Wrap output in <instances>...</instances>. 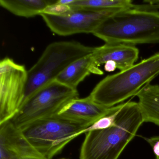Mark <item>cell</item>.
<instances>
[{
	"label": "cell",
	"instance_id": "obj_1",
	"mask_svg": "<svg viewBox=\"0 0 159 159\" xmlns=\"http://www.w3.org/2000/svg\"><path fill=\"white\" fill-rule=\"evenodd\" d=\"M143 123L138 102L123 103L113 126L85 134L80 159H118Z\"/></svg>",
	"mask_w": 159,
	"mask_h": 159
},
{
	"label": "cell",
	"instance_id": "obj_2",
	"mask_svg": "<svg viewBox=\"0 0 159 159\" xmlns=\"http://www.w3.org/2000/svg\"><path fill=\"white\" fill-rule=\"evenodd\" d=\"M93 34L108 44L159 43V12L125 9L105 20Z\"/></svg>",
	"mask_w": 159,
	"mask_h": 159
},
{
	"label": "cell",
	"instance_id": "obj_3",
	"mask_svg": "<svg viewBox=\"0 0 159 159\" xmlns=\"http://www.w3.org/2000/svg\"><path fill=\"white\" fill-rule=\"evenodd\" d=\"M159 75L158 52L125 70L107 76L96 85L89 96L103 107H112L136 96Z\"/></svg>",
	"mask_w": 159,
	"mask_h": 159
},
{
	"label": "cell",
	"instance_id": "obj_4",
	"mask_svg": "<svg viewBox=\"0 0 159 159\" xmlns=\"http://www.w3.org/2000/svg\"><path fill=\"white\" fill-rule=\"evenodd\" d=\"M95 49L76 41L57 42L49 44L28 71L22 104L39 89L56 80L71 63L93 53Z\"/></svg>",
	"mask_w": 159,
	"mask_h": 159
},
{
	"label": "cell",
	"instance_id": "obj_5",
	"mask_svg": "<svg viewBox=\"0 0 159 159\" xmlns=\"http://www.w3.org/2000/svg\"><path fill=\"white\" fill-rule=\"evenodd\" d=\"M92 125L60 115L39 119L19 128L25 137L45 159L60 153L78 133Z\"/></svg>",
	"mask_w": 159,
	"mask_h": 159
},
{
	"label": "cell",
	"instance_id": "obj_6",
	"mask_svg": "<svg viewBox=\"0 0 159 159\" xmlns=\"http://www.w3.org/2000/svg\"><path fill=\"white\" fill-rule=\"evenodd\" d=\"M79 97L77 89L56 80L28 98L10 120L17 128H22L34 121L57 115L67 104Z\"/></svg>",
	"mask_w": 159,
	"mask_h": 159
},
{
	"label": "cell",
	"instance_id": "obj_7",
	"mask_svg": "<svg viewBox=\"0 0 159 159\" xmlns=\"http://www.w3.org/2000/svg\"><path fill=\"white\" fill-rule=\"evenodd\" d=\"M28 71L11 58L0 62V124L11 120L23 103Z\"/></svg>",
	"mask_w": 159,
	"mask_h": 159
},
{
	"label": "cell",
	"instance_id": "obj_8",
	"mask_svg": "<svg viewBox=\"0 0 159 159\" xmlns=\"http://www.w3.org/2000/svg\"><path fill=\"white\" fill-rule=\"evenodd\" d=\"M127 9L116 8L101 11L72 10L62 16L41 13L47 26L57 35L67 36L80 33L93 34L98 27L109 17Z\"/></svg>",
	"mask_w": 159,
	"mask_h": 159
},
{
	"label": "cell",
	"instance_id": "obj_9",
	"mask_svg": "<svg viewBox=\"0 0 159 159\" xmlns=\"http://www.w3.org/2000/svg\"><path fill=\"white\" fill-rule=\"evenodd\" d=\"M45 159L11 120L0 124V159Z\"/></svg>",
	"mask_w": 159,
	"mask_h": 159
},
{
	"label": "cell",
	"instance_id": "obj_10",
	"mask_svg": "<svg viewBox=\"0 0 159 159\" xmlns=\"http://www.w3.org/2000/svg\"><path fill=\"white\" fill-rule=\"evenodd\" d=\"M139 55V50L134 45L124 44H108L95 47L92 53L97 66L113 61L120 71L125 70L134 65Z\"/></svg>",
	"mask_w": 159,
	"mask_h": 159
},
{
	"label": "cell",
	"instance_id": "obj_11",
	"mask_svg": "<svg viewBox=\"0 0 159 159\" xmlns=\"http://www.w3.org/2000/svg\"><path fill=\"white\" fill-rule=\"evenodd\" d=\"M116 106L105 107L93 101L89 96L84 98L71 100L57 115L93 124L98 119L112 112Z\"/></svg>",
	"mask_w": 159,
	"mask_h": 159
},
{
	"label": "cell",
	"instance_id": "obj_12",
	"mask_svg": "<svg viewBox=\"0 0 159 159\" xmlns=\"http://www.w3.org/2000/svg\"><path fill=\"white\" fill-rule=\"evenodd\" d=\"M91 74H104L95 64L92 53L71 63L58 76L56 80L70 88L77 89L79 84Z\"/></svg>",
	"mask_w": 159,
	"mask_h": 159
},
{
	"label": "cell",
	"instance_id": "obj_13",
	"mask_svg": "<svg viewBox=\"0 0 159 159\" xmlns=\"http://www.w3.org/2000/svg\"><path fill=\"white\" fill-rule=\"evenodd\" d=\"M144 122L159 126V85L149 84L136 95Z\"/></svg>",
	"mask_w": 159,
	"mask_h": 159
},
{
	"label": "cell",
	"instance_id": "obj_14",
	"mask_svg": "<svg viewBox=\"0 0 159 159\" xmlns=\"http://www.w3.org/2000/svg\"><path fill=\"white\" fill-rule=\"evenodd\" d=\"M56 1L47 0H0V5L15 15L30 18L40 15Z\"/></svg>",
	"mask_w": 159,
	"mask_h": 159
},
{
	"label": "cell",
	"instance_id": "obj_15",
	"mask_svg": "<svg viewBox=\"0 0 159 159\" xmlns=\"http://www.w3.org/2000/svg\"><path fill=\"white\" fill-rule=\"evenodd\" d=\"M131 0H73L69 6L72 10L101 11L110 9H130L134 6Z\"/></svg>",
	"mask_w": 159,
	"mask_h": 159
},
{
	"label": "cell",
	"instance_id": "obj_16",
	"mask_svg": "<svg viewBox=\"0 0 159 159\" xmlns=\"http://www.w3.org/2000/svg\"><path fill=\"white\" fill-rule=\"evenodd\" d=\"M123 103L117 105L112 112L108 115L100 118L93 124L82 130L78 134L77 137L83 134H86L92 131H98L107 129L113 126L116 122V119L120 110L121 108Z\"/></svg>",
	"mask_w": 159,
	"mask_h": 159
},
{
	"label": "cell",
	"instance_id": "obj_17",
	"mask_svg": "<svg viewBox=\"0 0 159 159\" xmlns=\"http://www.w3.org/2000/svg\"><path fill=\"white\" fill-rule=\"evenodd\" d=\"M72 11L71 7L69 5L59 4L56 1L53 4L48 6L42 13L55 16H62L67 14Z\"/></svg>",
	"mask_w": 159,
	"mask_h": 159
},
{
	"label": "cell",
	"instance_id": "obj_18",
	"mask_svg": "<svg viewBox=\"0 0 159 159\" xmlns=\"http://www.w3.org/2000/svg\"><path fill=\"white\" fill-rule=\"evenodd\" d=\"M145 139L151 146L156 157H159V140L155 139L153 137L149 138H145Z\"/></svg>",
	"mask_w": 159,
	"mask_h": 159
},
{
	"label": "cell",
	"instance_id": "obj_19",
	"mask_svg": "<svg viewBox=\"0 0 159 159\" xmlns=\"http://www.w3.org/2000/svg\"><path fill=\"white\" fill-rule=\"evenodd\" d=\"M117 68V64L113 61H107L105 63L104 66V69L107 72H112Z\"/></svg>",
	"mask_w": 159,
	"mask_h": 159
},
{
	"label": "cell",
	"instance_id": "obj_20",
	"mask_svg": "<svg viewBox=\"0 0 159 159\" xmlns=\"http://www.w3.org/2000/svg\"><path fill=\"white\" fill-rule=\"evenodd\" d=\"M155 139H157V140H159V136H157L153 137Z\"/></svg>",
	"mask_w": 159,
	"mask_h": 159
},
{
	"label": "cell",
	"instance_id": "obj_21",
	"mask_svg": "<svg viewBox=\"0 0 159 159\" xmlns=\"http://www.w3.org/2000/svg\"><path fill=\"white\" fill-rule=\"evenodd\" d=\"M155 159H159V157H156Z\"/></svg>",
	"mask_w": 159,
	"mask_h": 159
},
{
	"label": "cell",
	"instance_id": "obj_22",
	"mask_svg": "<svg viewBox=\"0 0 159 159\" xmlns=\"http://www.w3.org/2000/svg\"><path fill=\"white\" fill-rule=\"evenodd\" d=\"M65 159V158H61V159Z\"/></svg>",
	"mask_w": 159,
	"mask_h": 159
},
{
	"label": "cell",
	"instance_id": "obj_23",
	"mask_svg": "<svg viewBox=\"0 0 159 159\" xmlns=\"http://www.w3.org/2000/svg\"></svg>",
	"mask_w": 159,
	"mask_h": 159
}]
</instances>
